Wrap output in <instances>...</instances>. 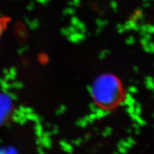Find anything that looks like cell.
<instances>
[{"mask_svg":"<svg viewBox=\"0 0 154 154\" xmlns=\"http://www.w3.org/2000/svg\"><path fill=\"white\" fill-rule=\"evenodd\" d=\"M120 88L118 81L111 76H104L95 82L93 95L98 105L110 107L116 103L120 96Z\"/></svg>","mask_w":154,"mask_h":154,"instance_id":"6da1fadb","label":"cell"},{"mask_svg":"<svg viewBox=\"0 0 154 154\" xmlns=\"http://www.w3.org/2000/svg\"><path fill=\"white\" fill-rule=\"evenodd\" d=\"M12 110V103L5 94H0V125L5 122Z\"/></svg>","mask_w":154,"mask_h":154,"instance_id":"7a4b0ae2","label":"cell"},{"mask_svg":"<svg viewBox=\"0 0 154 154\" xmlns=\"http://www.w3.org/2000/svg\"><path fill=\"white\" fill-rule=\"evenodd\" d=\"M10 21H11V17L6 16H0V39L7 28Z\"/></svg>","mask_w":154,"mask_h":154,"instance_id":"3957f363","label":"cell"}]
</instances>
